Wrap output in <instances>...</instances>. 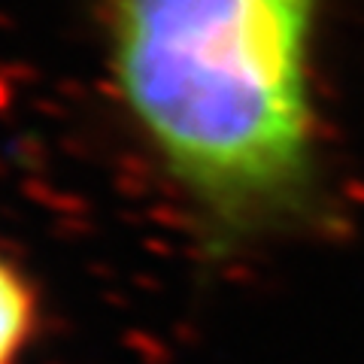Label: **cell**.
Masks as SVG:
<instances>
[{
  "label": "cell",
  "mask_w": 364,
  "mask_h": 364,
  "mask_svg": "<svg viewBox=\"0 0 364 364\" xmlns=\"http://www.w3.org/2000/svg\"><path fill=\"white\" fill-rule=\"evenodd\" d=\"M322 0H107L122 104L213 234L294 219L316 188Z\"/></svg>",
  "instance_id": "1"
},
{
  "label": "cell",
  "mask_w": 364,
  "mask_h": 364,
  "mask_svg": "<svg viewBox=\"0 0 364 364\" xmlns=\"http://www.w3.org/2000/svg\"><path fill=\"white\" fill-rule=\"evenodd\" d=\"M40 325V298L28 273L0 252V364H18Z\"/></svg>",
  "instance_id": "2"
}]
</instances>
